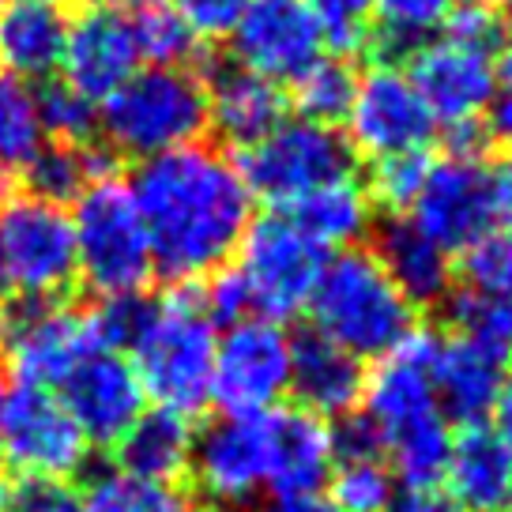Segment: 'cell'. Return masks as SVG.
Masks as SVG:
<instances>
[{"mask_svg":"<svg viewBox=\"0 0 512 512\" xmlns=\"http://www.w3.org/2000/svg\"><path fill=\"white\" fill-rule=\"evenodd\" d=\"M128 189L144 219L155 272L174 283L223 272L253 223V192L238 162L204 140L140 162Z\"/></svg>","mask_w":512,"mask_h":512,"instance_id":"obj_1","label":"cell"},{"mask_svg":"<svg viewBox=\"0 0 512 512\" xmlns=\"http://www.w3.org/2000/svg\"><path fill=\"white\" fill-rule=\"evenodd\" d=\"M219 332L200 294L174 290L166 298H144L125 351L144 384L147 403L159 411L192 418L211 403Z\"/></svg>","mask_w":512,"mask_h":512,"instance_id":"obj_2","label":"cell"},{"mask_svg":"<svg viewBox=\"0 0 512 512\" xmlns=\"http://www.w3.org/2000/svg\"><path fill=\"white\" fill-rule=\"evenodd\" d=\"M313 332L358 362H381L415 332V305L366 249H343L324 260L313 298Z\"/></svg>","mask_w":512,"mask_h":512,"instance_id":"obj_3","label":"cell"},{"mask_svg":"<svg viewBox=\"0 0 512 512\" xmlns=\"http://www.w3.org/2000/svg\"><path fill=\"white\" fill-rule=\"evenodd\" d=\"M98 132L106 151L136 162L200 144L208 132V83L192 68L144 64L98 102Z\"/></svg>","mask_w":512,"mask_h":512,"instance_id":"obj_4","label":"cell"},{"mask_svg":"<svg viewBox=\"0 0 512 512\" xmlns=\"http://www.w3.org/2000/svg\"><path fill=\"white\" fill-rule=\"evenodd\" d=\"M72 238H76V279L98 302L144 294L155 275L151 241L128 181L102 174L72 200Z\"/></svg>","mask_w":512,"mask_h":512,"instance_id":"obj_5","label":"cell"},{"mask_svg":"<svg viewBox=\"0 0 512 512\" xmlns=\"http://www.w3.org/2000/svg\"><path fill=\"white\" fill-rule=\"evenodd\" d=\"M238 170L249 192L268 200L272 211H290L309 192L351 177L354 151L339 128L283 117L264 140L241 151Z\"/></svg>","mask_w":512,"mask_h":512,"instance_id":"obj_6","label":"cell"},{"mask_svg":"<svg viewBox=\"0 0 512 512\" xmlns=\"http://www.w3.org/2000/svg\"><path fill=\"white\" fill-rule=\"evenodd\" d=\"M320 268H324V249L305 238L283 211L253 219L230 264V272L238 275L249 298L253 317L275 324L298 317L309 305Z\"/></svg>","mask_w":512,"mask_h":512,"instance_id":"obj_7","label":"cell"},{"mask_svg":"<svg viewBox=\"0 0 512 512\" xmlns=\"http://www.w3.org/2000/svg\"><path fill=\"white\" fill-rule=\"evenodd\" d=\"M0 283L23 302H57L76 283L68 208L42 196H16L0 208Z\"/></svg>","mask_w":512,"mask_h":512,"instance_id":"obj_8","label":"cell"},{"mask_svg":"<svg viewBox=\"0 0 512 512\" xmlns=\"http://www.w3.org/2000/svg\"><path fill=\"white\" fill-rule=\"evenodd\" d=\"M98 332L91 313L57 302H23L0 309V358L12 377L27 388H49L98 351Z\"/></svg>","mask_w":512,"mask_h":512,"instance_id":"obj_9","label":"cell"},{"mask_svg":"<svg viewBox=\"0 0 512 512\" xmlns=\"http://www.w3.org/2000/svg\"><path fill=\"white\" fill-rule=\"evenodd\" d=\"M343 121H347L351 151L366 155L369 162L392 159V155H418L441 132L411 76L396 64H373L358 76L351 110Z\"/></svg>","mask_w":512,"mask_h":512,"instance_id":"obj_10","label":"cell"},{"mask_svg":"<svg viewBox=\"0 0 512 512\" xmlns=\"http://www.w3.org/2000/svg\"><path fill=\"white\" fill-rule=\"evenodd\" d=\"M0 448L19 479L72 482L91 460V441L68 415L61 396L27 384H16L4 396Z\"/></svg>","mask_w":512,"mask_h":512,"instance_id":"obj_11","label":"cell"},{"mask_svg":"<svg viewBox=\"0 0 512 512\" xmlns=\"http://www.w3.org/2000/svg\"><path fill=\"white\" fill-rule=\"evenodd\" d=\"M272 411L211 418L196 433L189 471L211 505L245 509L260 494H272Z\"/></svg>","mask_w":512,"mask_h":512,"instance_id":"obj_12","label":"cell"},{"mask_svg":"<svg viewBox=\"0 0 512 512\" xmlns=\"http://www.w3.org/2000/svg\"><path fill=\"white\" fill-rule=\"evenodd\" d=\"M290 392V336L275 320H238L219 336L211 400L226 415H260Z\"/></svg>","mask_w":512,"mask_h":512,"instance_id":"obj_13","label":"cell"},{"mask_svg":"<svg viewBox=\"0 0 512 512\" xmlns=\"http://www.w3.org/2000/svg\"><path fill=\"white\" fill-rule=\"evenodd\" d=\"M411 223L445 253H467L497 230L490 200V166L479 155H445L430 162L426 185L411 204Z\"/></svg>","mask_w":512,"mask_h":512,"instance_id":"obj_14","label":"cell"},{"mask_svg":"<svg viewBox=\"0 0 512 512\" xmlns=\"http://www.w3.org/2000/svg\"><path fill=\"white\" fill-rule=\"evenodd\" d=\"M403 72L411 76L422 102L437 117V128L445 132L482 125L497 95V57L460 46L445 34L411 49Z\"/></svg>","mask_w":512,"mask_h":512,"instance_id":"obj_15","label":"cell"},{"mask_svg":"<svg viewBox=\"0 0 512 512\" xmlns=\"http://www.w3.org/2000/svg\"><path fill=\"white\" fill-rule=\"evenodd\" d=\"M230 42L238 68L275 87L294 83L324 57V38L305 0H249Z\"/></svg>","mask_w":512,"mask_h":512,"instance_id":"obj_16","label":"cell"},{"mask_svg":"<svg viewBox=\"0 0 512 512\" xmlns=\"http://www.w3.org/2000/svg\"><path fill=\"white\" fill-rule=\"evenodd\" d=\"M57 396L68 407V415L76 418V426L91 441V448H117V441L147 411L144 384L136 377L128 354L110 351V347L87 354L80 366L57 384Z\"/></svg>","mask_w":512,"mask_h":512,"instance_id":"obj_17","label":"cell"},{"mask_svg":"<svg viewBox=\"0 0 512 512\" xmlns=\"http://www.w3.org/2000/svg\"><path fill=\"white\" fill-rule=\"evenodd\" d=\"M433 351H437V336L426 328H415L366 377L362 418L377 430L381 445L426 426L433 418H445L437 407V392H433L430 381Z\"/></svg>","mask_w":512,"mask_h":512,"instance_id":"obj_18","label":"cell"},{"mask_svg":"<svg viewBox=\"0 0 512 512\" xmlns=\"http://www.w3.org/2000/svg\"><path fill=\"white\" fill-rule=\"evenodd\" d=\"M505 377H509V351L505 347L464 336V332L437 336L430 381L445 422L482 426L494 415Z\"/></svg>","mask_w":512,"mask_h":512,"instance_id":"obj_19","label":"cell"},{"mask_svg":"<svg viewBox=\"0 0 512 512\" xmlns=\"http://www.w3.org/2000/svg\"><path fill=\"white\" fill-rule=\"evenodd\" d=\"M136 68H140V53H136L132 23L125 12L91 4L76 19H68L61 57V80L68 87H76L80 95H87L98 106Z\"/></svg>","mask_w":512,"mask_h":512,"instance_id":"obj_20","label":"cell"},{"mask_svg":"<svg viewBox=\"0 0 512 512\" xmlns=\"http://www.w3.org/2000/svg\"><path fill=\"white\" fill-rule=\"evenodd\" d=\"M366 362H358L343 347L328 343L317 332L290 339V392L302 411L317 418H347L362 403Z\"/></svg>","mask_w":512,"mask_h":512,"instance_id":"obj_21","label":"cell"},{"mask_svg":"<svg viewBox=\"0 0 512 512\" xmlns=\"http://www.w3.org/2000/svg\"><path fill=\"white\" fill-rule=\"evenodd\" d=\"M441 482L448 486V497L460 512L505 509L512 486V448L486 422L464 426L452 437Z\"/></svg>","mask_w":512,"mask_h":512,"instance_id":"obj_22","label":"cell"},{"mask_svg":"<svg viewBox=\"0 0 512 512\" xmlns=\"http://www.w3.org/2000/svg\"><path fill=\"white\" fill-rule=\"evenodd\" d=\"M204 83H208V128H215L226 144L241 151L264 140L287 117L283 87L260 80L238 64L215 68Z\"/></svg>","mask_w":512,"mask_h":512,"instance_id":"obj_23","label":"cell"},{"mask_svg":"<svg viewBox=\"0 0 512 512\" xmlns=\"http://www.w3.org/2000/svg\"><path fill=\"white\" fill-rule=\"evenodd\" d=\"M68 19L57 4L8 0L0 8V68L23 83L53 80L61 72Z\"/></svg>","mask_w":512,"mask_h":512,"instance_id":"obj_24","label":"cell"},{"mask_svg":"<svg viewBox=\"0 0 512 512\" xmlns=\"http://www.w3.org/2000/svg\"><path fill=\"white\" fill-rule=\"evenodd\" d=\"M377 260L388 272V279L400 287V294L411 305H437L452 298L456 290V264L452 253H445L430 234H422L411 219L396 215L381 226L377 238Z\"/></svg>","mask_w":512,"mask_h":512,"instance_id":"obj_25","label":"cell"},{"mask_svg":"<svg viewBox=\"0 0 512 512\" xmlns=\"http://www.w3.org/2000/svg\"><path fill=\"white\" fill-rule=\"evenodd\" d=\"M336 467L332 426L302 407L272 411V497L320 490Z\"/></svg>","mask_w":512,"mask_h":512,"instance_id":"obj_26","label":"cell"},{"mask_svg":"<svg viewBox=\"0 0 512 512\" xmlns=\"http://www.w3.org/2000/svg\"><path fill=\"white\" fill-rule=\"evenodd\" d=\"M290 223L302 230L317 249H354L373 230V200L358 177H339L324 189L302 196L290 211Z\"/></svg>","mask_w":512,"mask_h":512,"instance_id":"obj_27","label":"cell"},{"mask_svg":"<svg viewBox=\"0 0 512 512\" xmlns=\"http://www.w3.org/2000/svg\"><path fill=\"white\" fill-rule=\"evenodd\" d=\"M192 418L170 415V411H159L151 407L136 418V426L117 441V456L125 471L132 475H144V479H159V482H177L185 471H189L192 460Z\"/></svg>","mask_w":512,"mask_h":512,"instance_id":"obj_28","label":"cell"},{"mask_svg":"<svg viewBox=\"0 0 512 512\" xmlns=\"http://www.w3.org/2000/svg\"><path fill=\"white\" fill-rule=\"evenodd\" d=\"M46 147L38 91L0 68V196L27 177L31 162Z\"/></svg>","mask_w":512,"mask_h":512,"instance_id":"obj_29","label":"cell"},{"mask_svg":"<svg viewBox=\"0 0 512 512\" xmlns=\"http://www.w3.org/2000/svg\"><path fill=\"white\" fill-rule=\"evenodd\" d=\"M83 512H192L189 494L177 482L132 475L125 467L95 471L80 494Z\"/></svg>","mask_w":512,"mask_h":512,"instance_id":"obj_30","label":"cell"},{"mask_svg":"<svg viewBox=\"0 0 512 512\" xmlns=\"http://www.w3.org/2000/svg\"><path fill=\"white\" fill-rule=\"evenodd\" d=\"M106 170V151L91 144H46L27 170L31 196H42L49 204L68 208L83 189H91Z\"/></svg>","mask_w":512,"mask_h":512,"instance_id":"obj_31","label":"cell"},{"mask_svg":"<svg viewBox=\"0 0 512 512\" xmlns=\"http://www.w3.org/2000/svg\"><path fill=\"white\" fill-rule=\"evenodd\" d=\"M460 0H373V42L384 53H411L445 27Z\"/></svg>","mask_w":512,"mask_h":512,"instance_id":"obj_32","label":"cell"},{"mask_svg":"<svg viewBox=\"0 0 512 512\" xmlns=\"http://www.w3.org/2000/svg\"><path fill=\"white\" fill-rule=\"evenodd\" d=\"M354 83H358V76L343 57H320L317 64H309L302 76L290 83L298 117L336 128L351 110Z\"/></svg>","mask_w":512,"mask_h":512,"instance_id":"obj_33","label":"cell"},{"mask_svg":"<svg viewBox=\"0 0 512 512\" xmlns=\"http://www.w3.org/2000/svg\"><path fill=\"white\" fill-rule=\"evenodd\" d=\"M128 23H132V42L140 61L155 68H189L196 61L200 38L177 16L174 4H151L144 12H132Z\"/></svg>","mask_w":512,"mask_h":512,"instance_id":"obj_34","label":"cell"},{"mask_svg":"<svg viewBox=\"0 0 512 512\" xmlns=\"http://www.w3.org/2000/svg\"><path fill=\"white\" fill-rule=\"evenodd\" d=\"M328 497L339 512H384L388 501L396 497L400 482L384 456H354V460H336L328 475Z\"/></svg>","mask_w":512,"mask_h":512,"instance_id":"obj_35","label":"cell"},{"mask_svg":"<svg viewBox=\"0 0 512 512\" xmlns=\"http://www.w3.org/2000/svg\"><path fill=\"white\" fill-rule=\"evenodd\" d=\"M38 117L46 144H87L98 132V106L64 80H49L38 91Z\"/></svg>","mask_w":512,"mask_h":512,"instance_id":"obj_36","label":"cell"},{"mask_svg":"<svg viewBox=\"0 0 512 512\" xmlns=\"http://www.w3.org/2000/svg\"><path fill=\"white\" fill-rule=\"evenodd\" d=\"M320 27L324 46L336 57H351L373 46V0H305Z\"/></svg>","mask_w":512,"mask_h":512,"instance_id":"obj_37","label":"cell"},{"mask_svg":"<svg viewBox=\"0 0 512 512\" xmlns=\"http://www.w3.org/2000/svg\"><path fill=\"white\" fill-rule=\"evenodd\" d=\"M430 162L433 159L426 151H418V155H392V159L373 162V174H369V185H366L373 208L381 204L392 215L411 211V204H415L422 185H426Z\"/></svg>","mask_w":512,"mask_h":512,"instance_id":"obj_38","label":"cell"},{"mask_svg":"<svg viewBox=\"0 0 512 512\" xmlns=\"http://www.w3.org/2000/svg\"><path fill=\"white\" fill-rule=\"evenodd\" d=\"M467 290L497 298V302H512V230H494L467 249Z\"/></svg>","mask_w":512,"mask_h":512,"instance_id":"obj_39","label":"cell"},{"mask_svg":"<svg viewBox=\"0 0 512 512\" xmlns=\"http://www.w3.org/2000/svg\"><path fill=\"white\" fill-rule=\"evenodd\" d=\"M437 34H445L460 46H471L479 53H505V38H509V23L497 12L490 0H460L452 8V16L445 19V27Z\"/></svg>","mask_w":512,"mask_h":512,"instance_id":"obj_40","label":"cell"},{"mask_svg":"<svg viewBox=\"0 0 512 512\" xmlns=\"http://www.w3.org/2000/svg\"><path fill=\"white\" fill-rule=\"evenodd\" d=\"M452 328L464 332V336L486 339V343H497V347L512 351L509 347V328H512L509 302H497V298L464 290L460 298H452Z\"/></svg>","mask_w":512,"mask_h":512,"instance_id":"obj_41","label":"cell"},{"mask_svg":"<svg viewBox=\"0 0 512 512\" xmlns=\"http://www.w3.org/2000/svg\"><path fill=\"white\" fill-rule=\"evenodd\" d=\"M0 512H83V505L72 482L19 479L16 486L0 490Z\"/></svg>","mask_w":512,"mask_h":512,"instance_id":"obj_42","label":"cell"},{"mask_svg":"<svg viewBox=\"0 0 512 512\" xmlns=\"http://www.w3.org/2000/svg\"><path fill=\"white\" fill-rule=\"evenodd\" d=\"M249 0H174V12L196 38H226L245 16Z\"/></svg>","mask_w":512,"mask_h":512,"instance_id":"obj_43","label":"cell"},{"mask_svg":"<svg viewBox=\"0 0 512 512\" xmlns=\"http://www.w3.org/2000/svg\"><path fill=\"white\" fill-rule=\"evenodd\" d=\"M486 121H490L486 132L497 136V140L512 151V46H505L501 61H497V95H494V102H490Z\"/></svg>","mask_w":512,"mask_h":512,"instance_id":"obj_44","label":"cell"},{"mask_svg":"<svg viewBox=\"0 0 512 512\" xmlns=\"http://www.w3.org/2000/svg\"><path fill=\"white\" fill-rule=\"evenodd\" d=\"M384 512H460V509L437 486H400Z\"/></svg>","mask_w":512,"mask_h":512,"instance_id":"obj_45","label":"cell"},{"mask_svg":"<svg viewBox=\"0 0 512 512\" xmlns=\"http://www.w3.org/2000/svg\"><path fill=\"white\" fill-rule=\"evenodd\" d=\"M490 200H494L497 223L512 230V151L490 170Z\"/></svg>","mask_w":512,"mask_h":512,"instance_id":"obj_46","label":"cell"},{"mask_svg":"<svg viewBox=\"0 0 512 512\" xmlns=\"http://www.w3.org/2000/svg\"><path fill=\"white\" fill-rule=\"evenodd\" d=\"M268 512H339L332 497L320 490H302V494H275L268 501Z\"/></svg>","mask_w":512,"mask_h":512,"instance_id":"obj_47","label":"cell"},{"mask_svg":"<svg viewBox=\"0 0 512 512\" xmlns=\"http://www.w3.org/2000/svg\"><path fill=\"white\" fill-rule=\"evenodd\" d=\"M494 430H497V437L505 441V445L512 448V373L505 377V384H501V396H497V403H494Z\"/></svg>","mask_w":512,"mask_h":512,"instance_id":"obj_48","label":"cell"},{"mask_svg":"<svg viewBox=\"0 0 512 512\" xmlns=\"http://www.w3.org/2000/svg\"><path fill=\"white\" fill-rule=\"evenodd\" d=\"M102 8H113V12H144L151 4H166V0H98Z\"/></svg>","mask_w":512,"mask_h":512,"instance_id":"obj_49","label":"cell"},{"mask_svg":"<svg viewBox=\"0 0 512 512\" xmlns=\"http://www.w3.org/2000/svg\"><path fill=\"white\" fill-rule=\"evenodd\" d=\"M490 4L505 16V23H512V0H490Z\"/></svg>","mask_w":512,"mask_h":512,"instance_id":"obj_50","label":"cell"},{"mask_svg":"<svg viewBox=\"0 0 512 512\" xmlns=\"http://www.w3.org/2000/svg\"><path fill=\"white\" fill-rule=\"evenodd\" d=\"M192 512H245V509H230V505H204V509H192Z\"/></svg>","mask_w":512,"mask_h":512,"instance_id":"obj_51","label":"cell"},{"mask_svg":"<svg viewBox=\"0 0 512 512\" xmlns=\"http://www.w3.org/2000/svg\"><path fill=\"white\" fill-rule=\"evenodd\" d=\"M4 396H8V392H4V384H0V426H4ZM0 464H4V448H0Z\"/></svg>","mask_w":512,"mask_h":512,"instance_id":"obj_52","label":"cell"},{"mask_svg":"<svg viewBox=\"0 0 512 512\" xmlns=\"http://www.w3.org/2000/svg\"><path fill=\"white\" fill-rule=\"evenodd\" d=\"M42 4H57V8H61V4H64V0H42Z\"/></svg>","mask_w":512,"mask_h":512,"instance_id":"obj_53","label":"cell"},{"mask_svg":"<svg viewBox=\"0 0 512 512\" xmlns=\"http://www.w3.org/2000/svg\"><path fill=\"white\" fill-rule=\"evenodd\" d=\"M509 313H512V302H509ZM509 347H512V328H509Z\"/></svg>","mask_w":512,"mask_h":512,"instance_id":"obj_54","label":"cell"},{"mask_svg":"<svg viewBox=\"0 0 512 512\" xmlns=\"http://www.w3.org/2000/svg\"><path fill=\"white\" fill-rule=\"evenodd\" d=\"M509 505H512V486H509Z\"/></svg>","mask_w":512,"mask_h":512,"instance_id":"obj_55","label":"cell"}]
</instances>
